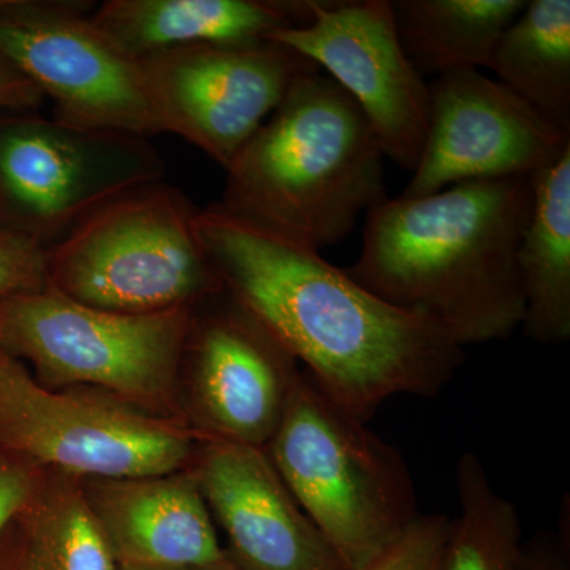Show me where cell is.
<instances>
[{"mask_svg": "<svg viewBox=\"0 0 570 570\" xmlns=\"http://www.w3.org/2000/svg\"><path fill=\"white\" fill-rule=\"evenodd\" d=\"M195 234L224 291L362 422L389 397L436 396L464 363V348L434 322L371 294L314 247L219 204L198 209Z\"/></svg>", "mask_w": 570, "mask_h": 570, "instance_id": "cell-1", "label": "cell"}, {"mask_svg": "<svg viewBox=\"0 0 570 570\" xmlns=\"http://www.w3.org/2000/svg\"><path fill=\"white\" fill-rule=\"evenodd\" d=\"M532 176L382 198L346 272L390 305L430 318L460 347L505 340L524 317L519 250Z\"/></svg>", "mask_w": 570, "mask_h": 570, "instance_id": "cell-2", "label": "cell"}, {"mask_svg": "<svg viewBox=\"0 0 570 570\" xmlns=\"http://www.w3.org/2000/svg\"><path fill=\"white\" fill-rule=\"evenodd\" d=\"M384 160L358 105L321 70L303 73L225 168L220 206L321 250L385 195Z\"/></svg>", "mask_w": 570, "mask_h": 570, "instance_id": "cell-3", "label": "cell"}, {"mask_svg": "<svg viewBox=\"0 0 570 570\" xmlns=\"http://www.w3.org/2000/svg\"><path fill=\"white\" fill-rule=\"evenodd\" d=\"M265 452L347 570L376 557L420 515L400 450L337 406L306 371Z\"/></svg>", "mask_w": 570, "mask_h": 570, "instance_id": "cell-4", "label": "cell"}, {"mask_svg": "<svg viewBox=\"0 0 570 570\" xmlns=\"http://www.w3.org/2000/svg\"><path fill=\"white\" fill-rule=\"evenodd\" d=\"M197 213L164 179L121 195L50 247L51 287L108 313L197 306L224 288L195 234Z\"/></svg>", "mask_w": 570, "mask_h": 570, "instance_id": "cell-5", "label": "cell"}, {"mask_svg": "<svg viewBox=\"0 0 570 570\" xmlns=\"http://www.w3.org/2000/svg\"><path fill=\"white\" fill-rule=\"evenodd\" d=\"M193 309L108 313L48 285L0 302V351L28 362L43 387H96L167 417Z\"/></svg>", "mask_w": 570, "mask_h": 570, "instance_id": "cell-6", "label": "cell"}, {"mask_svg": "<svg viewBox=\"0 0 570 570\" xmlns=\"http://www.w3.org/2000/svg\"><path fill=\"white\" fill-rule=\"evenodd\" d=\"M197 430L108 393L43 387L0 351V452L78 479L171 474L193 464Z\"/></svg>", "mask_w": 570, "mask_h": 570, "instance_id": "cell-7", "label": "cell"}, {"mask_svg": "<svg viewBox=\"0 0 570 570\" xmlns=\"http://www.w3.org/2000/svg\"><path fill=\"white\" fill-rule=\"evenodd\" d=\"M148 138L28 112L0 116V227L51 247L121 195L163 181Z\"/></svg>", "mask_w": 570, "mask_h": 570, "instance_id": "cell-8", "label": "cell"}, {"mask_svg": "<svg viewBox=\"0 0 570 570\" xmlns=\"http://www.w3.org/2000/svg\"><path fill=\"white\" fill-rule=\"evenodd\" d=\"M80 0H0V56L73 126L163 135L135 59L91 20Z\"/></svg>", "mask_w": 570, "mask_h": 570, "instance_id": "cell-9", "label": "cell"}, {"mask_svg": "<svg viewBox=\"0 0 570 570\" xmlns=\"http://www.w3.org/2000/svg\"><path fill=\"white\" fill-rule=\"evenodd\" d=\"M165 134L227 168L316 63L273 40L204 43L135 59Z\"/></svg>", "mask_w": 570, "mask_h": 570, "instance_id": "cell-10", "label": "cell"}, {"mask_svg": "<svg viewBox=\"0 0 570 570\" xmlns=\"http://www.w3.org/2000/svg\"><path fill=\"white\" fill-rule=\"evenodd\" d=\"M268 40L328 71L366 116L385 159L414 170L425 145L430 86L401 47L390 0H314L307 24Z\"/></svg>", "mask_w": 570, "mask_h": 570, "instance_id": "cell-11", "label": "cell"}, {"mask_svg": "<svg viewBox=\"0 0 570 570\" xmlns=\"http://www.w3.org/2000/svg\"><path fill=\"white\" fill-rule=\"evenodd\" d=\"M183 366L198 433L264 450L302 376L295 356L224 288L194 307Z\"/></svg>", "mask_w": 570, "mask_h": 570, "instance_id": "cell-12", "label": "cell"}, {"mask_svg": "<svg viewBox=\"0 0 570 570\" xmlns=\"http://www.w3.org/2000/svg\"><path fill=\"white\" fill-rule=\"evenodd\" d=\"M428 86L425 145L404 197L459 183L534 176L570 148L569 132L480 70L452 71Z\"/></svg>", "mask_w": 570, "mask_h": 570, "instance_id": "cell-13", "label": "cell"}, {"mask_svg": "<svg viewBox=\"0 0 570 570\" xmlns=\"http://www.w3.org/2000/svg\"><path fill=\"white\" fill-rule=\"evenodd\" d=\"M193 472L238 570H347L264 449L204 438Z\"/></svg>", "mask_w": 570, "mask_h": 570, "instance_id": "cell-14", "label": "cell"}, {"mask_svg": "<svg viewBox=\"0 0 570 570\" xmlns=\"http://www.w3.org/2000/svg\"><path fill=\"white\" fill-rule=\"evenodd\" d=\"M119 566L230 561L193 469L132 479H80Z\"/></svg>", "mask_w": 570, "mask_h": 570, "instance_id": "cell-15", "label": "cell"}, {"mask_svg": "<svg viewBox=\"0 0 570 570\" xmlns=\"http://www.w3.org/2000/svg\"><path fill=\"white\" fill-rule=\"evenodd\" d=\"M314 0H107L91 20L129 58L204 43H254L313 18Z\"/></svg>", "mask_w": 570, "mask_h": 570, "instance_id": "cell-16", "label": "cell"}, {"mask_svg": "<svg viewBox=\"0 0 570 570\" xmlns=\"http://www.w3.org/2000/svg\"><path fill=\"white\" fill-rule=\"evenodd\" d=\"M532 208L519 250L524 336L570 340V148L532 176Z\"/></svg>", "mask_w": 570, "mask_h": 570, "instance_id": "cell-17", "label": "cell"}, {"mask_svg": "<svg viewBox=\"0 0 570 570\" xmlns=\"http://www.w3.org/2000/svg\"><path fill=\"white\" fill-rule=\"evenodd\" d=\"M528 0H390L401 47L425 77L489 69L491 55Z\"/></svg>", "mask_w": 570, "mask_h": 570, "instance_id": "cell-18", "label": "cell"}, {"mask_svg": "<svg viewBox=\"0 0 570 570\" xmlns=\"http://www.w3.org/2000/svg\"><path fill=\"white\" fill-rule=\"evenodd\" d=\"M498 81L570 134V2L528 0L494 47Z\"/></svg>", "mask_w": 570, "mask_h": 570, "instance_id": "cell-19", "label": "cell"}, {"mask_svg": "<svg viewBox=\"0 0 570 570\" xmlns=\"http://www.w3.org/2000/svg\"><path fill=\"white\" fill-rule=\"evenodd\" d=\"M31 570H118L80 479L41 469L17 521Z\"/></svg>", "mask_w": 570, "mask_h": 570, "instance_id": "cell-20", "label": "cell"}, {"mask_svg": "<svg viewBox=\"0 0 570 570\" xmlns=\"http://www.w3.org/2000/svg\"><path fill=\"white\" fill-rule=\"evenodd\" d=\"M456 491L460 512L450 520L438 570H519V510L494 490L475 453L461 456Z\"/></svg>", "mask_w": 570, "mask_h": 570, "instance_id": "cell-21", "label": "cell"}, {"mask_svg": "<svg viewBox=\"0 0 570 570\" xmlns=\"http://www.w3.org/2000/svg\"><path fill=\"white\" fill-rule=\"evenodd\" d=\"M449 528L444 513H420L400 538L355 570H438Z\"/></svg>", "mask_w": 570, "mask_h": 570, "instance_id": "cell-22", "label": "cell"}, {"mask_svg": "<svg viewBox=\"0 0 570 570\" xmlns=\"http://www.w3.org/2000/svg\"><path fill=\"white\" fill-rule=\"evenodd\" d=\"M50 247L31 236L0 227V302L50 285Z\"/></svg>", "mask_w": 570, "mask_h": 570, "instance_id": "cell-23", "label": "cell"}, {"mask_svg": "<svg viewBox=\"0 0 570 570\" xmlns=\"http://www.w3.org/2000/svg\"><path fill=\"white\" fill-rule=\"evenodd\" d=\"M40 472L41 469L0 452V539L28 504Z\"/></svg>", "mask_w": 570, "mask_h": 570, "instance_id": "cell-24", "label": "cell"}, {"mask_svg": "<svg viewBox=\"0 0 570 570\" xmlns=\"http://www.w3.org/2000/svg\"><path fill=\"white\" fill-rule=\"evenodd\" d=\"M519 570H570L569 527L560 534L540 532L521 543Z\"/></svg>", "mask_w": 570, "mask_h": 570, "instance_id": "cell-25", "label": "cell"}, {"mask_svg": "<svg viewBox=\"0 0 570 570\" xmlns=\"http://www.w3.org/2000/svg\"><path fill=\"white\" fill-rule=\"evenodd\" d=\"M43 102L39 89L0 56V110L28 112Z\"/></svg>", "mask_w": 570, "mask_h": 570, "instance_id": "cell-26", "label": "cell"}, {"mask_svg": "<svg viewBox=\"0 0 570 570\" xmlns=\"http://www.w3.org/2000/svg\"><path fill=\"white\" fill-rule=\"evenodd\" d=\"M9 532V531H7ZM0 539V570H31L20 530Z\"/></svg>", "mask_w": 570, "mask_h": 570, "instance_id": "cell-27", "label": "cell"}, {"mask_svg": "<svg viewBox=\"0 0 570 570\" xmlns=\"http://www.w3.org/2000/svg\"><path fill=\"white\" fill-rule=\"evenodd\" d=\"M118 570H238L234 562L228 561L224 564L216 566H176V568H167V566H119Z\"/></svg>", "mask_w": 570, "mask_h": 570, "instance_id": "cell-28", "label": "cell"}]
</instances>
